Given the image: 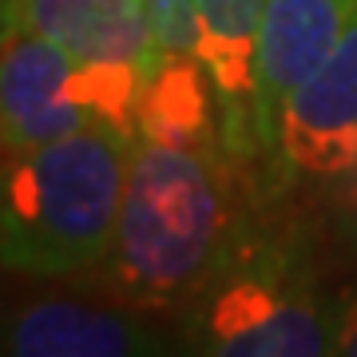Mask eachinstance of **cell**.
Returning <instances> with one entry per match:
<instances>
[{
  "instance_id": "5",
  "label": "cell",
  "mask_w": 357,
  "mask_h": 357,
  "mask_svg": "<svg viewBox=\"0 0 357 357\" xmlns=\"http://www.w3.org/2000/svg\"><path fill=\"white\" fill-rule=\"evenodd\" d=\"M274 151L286 171L333 178L357 167V16L326 64L290 96Z\"/></svg>"
},
{
  "instance_id": "3",
  "label": "cell",
  "mask_w": 357,
  "mask_h": 357,
  "mask_svg": "<svg viewBox=\"0 0 357 357\" xmlns=\"http://www.w3.org/2000/svg\"><path fill=\"white\" fill-rule=\"evenodd\" d=\"M187 337L218 357H318L333 349L314 298L294 290L278 266L230 258L191 298Z\"/></svg>"
},
{
  "instance_id": "2",
  "label": "cell",
  "mask_w": 357,
  "mask_h": 357,
  "mask_svg": "<svg viewBox=\"0 0 357 357\" xmlns=\"http://www.w3.org/2000/svg\"><path fill=\"white\" fill-rule=\"evenodd\" d=\"M131 135L91 123L4 159L0 258L28 278H68L107 262L128 187Z\"/></svg>"
},
{
  "instance_id": "6",
  "label": "cell",
  "mask_w": 357,
  "mask_h": 357,
  "mask_svg": "<svg viewBox=\"0 0 357 357\" xmlns=\"http://www.w3.org/2000/svg\"><path fill=\"white\" fill-rule=\"evenodd\" d=\"M354 16L357 0H266L255 64V131L262 151H274L290 96L326 64Z\"/></svg>"
},
{
  "instance_id": "7",
  "label": "cell",
  "mask_w": 357,
  "mask_h": 357,
  "mask_svg": "<svg viewBox=\"0 0 357 357\" xmlns=\"http://www.w3.org/2000/svg\"><path fill=\"white\" fill-rule=\"evenodd\" d=\"M131 302L112 306L79 294L24 298L4 318L8 357H139L159 354L163 337L131 314Z\"/></svg>"
},
{
  "instance_id": "1",
  "label": "cell",
  "mask_w": 357,
  "mask_h": 357,
  "mask_svg": "<svg viewBox=\"0 0 357 357\" xmlns=\"http://www.w3.org/2000/svg\"><path fill=\"white\" fill-rule=\"evenodd\" d=\"M234 218L227 163L211 147L135 139L107 255L115 294L139 310L191 302L238 255Z\"/></svg>"
},
{
  "instance_id": "8",
  "label": "cell",
  "mask_w": 357,
  "mask_h": 357,
  "mask_svg": "<svg viewBox=\"0 0 357 357\" xmlns=\"http://www.w3.org/2000/svg\"><path fill=\"white\" fill-rule=\"evenodd\" d=\"M4 13L91 72L151 79L159 64L143 0H4Z\"/></svg>"
},
{
  "instance_id": "4",
  "label": "cell",
  "mask_w": 357,
  "mask_h": 357,
  "mask_svg": "<svg viewBox=\"0 0 357 357\" xmlns=\"http://www.w3.org/2000/svg\"><path fill=\"white\" fill-rule=\"evenodd\" d=\"M96 119L84 68L36 36L28 24L4 13V44H0V143L8 155L36 151L84 131Z\"/></svg>"
},
{
  "instance_id": "12",
  "label": "cell",
  "mask_w": 357,
  "mask_h": 357,
  "mask_svg": "<svg viewBox=\"0 0 357 357\" xmlns=\"http://www.w3.org/2000/svg\"><path fill=\"white\" fill-rule=\"evenodd\" d=\"M333 354L357 357V290L337 310V321H333Z\"/></svg>"
},
{
  "instance_id": "10",
  "label": "cell",
  "mask_w": 357,
  "mask_h": 357,
  "mask_svg": "<svg viewBox=\"0 0 357 357\" xmlns=\"http://www.w3.org/2000/svg\"><path fill=\"white\" fill-rule=\"evenodd\" d=\"M222 123L215 84L195 56H163L139 103V139L167 147H211Z\"/></svg>"
},
{
  "instance_id": "11",
  "label": "cell",
  "mask_w": 357,
  "mask_h": 357,
  "mask_svg": "<svg viewBox=\"0 0 357 357\" xmlns=\"http://www.w3.org/2000/svg\"><path fill=\"white\" fill-rule=\"evenodd\" d=\"M143 4H147V20H151L159 60L163 56H195L199 36H195V4L191 0H143Z\"/></svg>"
},
{
  "instance_id": "9",
  "label": "cell",
  "mask_w": 357,
  "mask_h": 357,
  "mask_svg": "<svg viewBox=\"0 0 357 357\" xmlns=\"http://www.w3.org/2000/svg\"><path fill=\"white\" fill-rule=\"evenodd\" d=\"M195 56L215 84L227 151H255V64L266 0H191Z\"/></svg>"
}]
</instances>
